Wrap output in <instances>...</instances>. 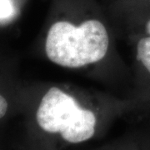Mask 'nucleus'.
Returning a JSON list of instances; mask_svg holds the SVG:
<instances>
[{
  "label": "nucleus",
  "mask_w": 150,
  "mask_h": 150,
  "mask_svg": "<svg viewBox=\"0 0 150 150\" xmlns=\"http://www.w3.org/2000/svg\"><path fill=\"white\" fill-rule=\"evenodd\" d=\"M7 109H8V103L4 97L0 95V118H3L5 115Z\"/></svg>",
  "instance_id": "nucleus-5"
},
{
  "label": "nucleus",
  "mask_w": 150,
  "mask_h": 150,
  "mask_svg": "<svg viewBox=\"0 0 150 150\" xmlns=\"http://www.w3.org/2000/svg\"><path fill=\"white\" fill-rule=\"evenodd\" d=\"M36 118L44 131L59 133L64 139L73 144L89 139L95 133L94 113L79 107L73 97L55 87L42 98Z\"/></svg>",
  "instance_id": "nucleus-2"
},
{
  "label": "nucleus",
  "mask_w": 150,
  "mask_h": 150,
  "mask_svg": "<svg viewBox=\"0 0 150 150\" xmlns=\"http://www.w3.org/2000/svg\"><path fill=\"white\" fill-rule=\"evenodd\" d=\"M137 58L150 73V36L139 40L137 46Z\"/></svg>",
  "instance_id": "nucleus-3"
},
{
  "label": "nucleus",
  "mask_w": 150,
  "mask_h": 150,
  "mask_svg": "<svg viewBox=\"0 0 150 150\" xmlns=\"http://www.w3.org/2000/svg\"><path fill=\"white\" fill-rule=\"evenodd\" d=\"M13 8L9 0H0V18H5L10 16Z\"/></svg>",
  "instance_id": "nucleus-4"
},
{
  "label": "nucleus",
  "mask_w": 150,
  "mask_h": 150,
  "mask_svg": "<svg viewBox=\"0 0 150 150\" xmlns=\"http://www.w3.org/2000/svg\"><path fill=\"white\" fill-rule=\"evenodd\" d=\"M146 31L147 33L150 34V20L148 22V23H147V25H146Z\"/></svg>",
  "instance_id": "nucleus-6"
},
{
  "label": "nucleus",
  "mask_w": 150,
  "mask_h": 150,
  "mask_svg": "<svg viewBox=\"0 0 150 150\" xmlns=\"http://www.w3.org/2000/svg\"><path fill=\"white\" fill-rule=\"evenodd\" d=\"M108 48L107 30L101 22L88 20L79 26L60 21L49 28L45 50L53 63L80 68L103 59Z\"/></svg>",
  "instance_id": "nucleus-1"
}]
</instances>
